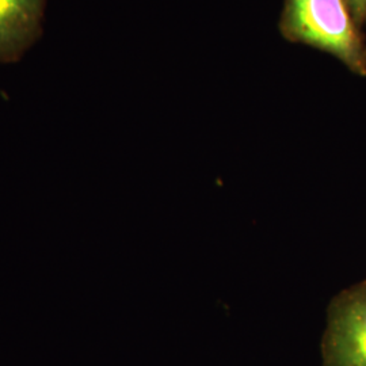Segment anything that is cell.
<instances>
[{
  "label": "cell",
  "mask_w": 366,
  "mask_h": 366,
  "mask_svg": "<svg viewBox=\"0 0 366 366\" xmlns=\"http://www.w3.org/2000/svg\"><path fill=\"white\" fill-rule=\"evenodd\" d=\"M364 57H365V63H366V44H365V51H364Z\"/></svg>",
  "instance_id": "cell-5"
},
{
  "label": "cell",
  "mask_w": 366,
  "mask_h": 366,
  "mask_svg": "<svg viewBox=\"0 0 366 366\" xmlns=\"http://www.w3.org/2000/svg\"><path fill=\"white\" fill-rule=\"evenodd\" d=\"M280 30L290 42L328 53L366 76L365 44L346 0H285Z\"/></svg>",
  "instance_id": "cell-1"
},
{
  "label": "cell",
  "mask_w": 366,
  "mask_h": 366,
  "mask_svg": "<svg viewBox=\"0 0 366 366\" xmlns=\"http://www.w3.org/2000/svg\"><path fill=\"white\" fill-rule=\"evenodd\" d=\"M48 0H0V64L19 61L41 39Z\"/></svg>",
  "instance_id": "cell-3"
},
{
  "label": "cell",
  "mask_w": 366,
  "mask_h": 366,
  "mask_svg": "<svg viewBox=\"0 0 366 366\" xmlns=\"http://www.w3.org/2000/svg\"><path fill=\"white\" fill-rule=\"evenodd\" d=\"M322 358L323 366H366V280L330 301Z\"/></svg>",
  "instance_id": "cell-2"
},
{
  "label": "cell",
  "mask_w": 366,
  "mask_h": 366,
  "mask_svg": "<svg viewBox=\"0 0 366 366\" xmlns=\"http://www.w3.org/2000/svg\"><path fill=\"white\" fill-rule=\"evenodd\" d=\"M357 26H361L366 21V0H346Z\"/></svg>",
  "instance_id": "cell-4"
}]
</instances>
